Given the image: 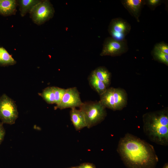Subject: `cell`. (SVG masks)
Segmentation results:
<instances>
[{
    "label": "cell",
    "mask_w": 168,
    "mask_h": 168,
    "mask_svg": "<svg viewBox=\"0 0 168 168\" xmlns=\"http://www.w3.org/2000/svg\"><path fill=\"white\" fill-rule=\"evenodd\" d=\"M70 114L71 121L77 130L86 127L85 117L80 110H77L75 107L72 108Z\"/></svg>",
    "instance_id": "30bf717a"
},
{
    "label": "cell",
    "mask_w": 168,
    "mask_h": 168,
    "mask_svg": "<svg viewBox=\"0 0 168 168\" xmlns=\"http://www.w3.org/2000/svg\"><path fill=\"white\" fill-rule=\"evenodd\" d=\"M3 124L2 122H0V144L3 141L5 135V130Z\"/></svg>",
    "instance_id": "603a6c76"
},
{
    "label": "cell",
    "mask_w": 168,
    "mask_h": 168,
    "mask_svg": "<svg viewBox=\"0 0 168 168\" xmlns=\"http://www.w3.org/2000/svg\"><path fill=\"white\" fill-rule=\"evenodd\" d=\"M122 4L130 14L139 22L142 9L145 5V0H122Z\"/></svg>",
    "instance_id": "9c48e42d"
},
{
    "label": "cell",
    "mask_w": 168,
    "mask_h": 168,
    "mask_svg": "<svg viewBox=\"0 0 168 168\" xmlns=\"http://www.w3.org/2000/svg\"><path fill=\"white\" fill-rule=\"evenodd\" d=\"M78 166L79 168H96L93 164L89 163H82Z\"/></svg>",
    "instance_id": "cb8c5ba5"
},
{
    "label": "cell",
    "mask_w": 168,
    "mask_h": 168,
    "mask_svg": "<svg viewBox=\"0 0 168 168\" xmlns=\"http://www.w3.org/2000/svg\"><path fill=\"white\" fill-rule=\"evenodd\" d=\"M113 88L107 89L100 96V103L105 107L115 110L114 98L113 95Z\"/></svg>",
    "instance_id": "7c38bea8"
},
{
    "label": "cell",
    "mask_w": 168,
    "mask_h": 168,
    "mask_svg": "<svg viewBox=\"0 0 168 168\" xmlns=\"http://www.w3.org/2000/svg\"><path fill=\"white\" fill-rule=\"evenodd\" d=\"M80 93L76 87L67 89L60 103L56 105L55 109L62 110L67 108L79 107L83 104Z\"/></svg>",
    "instance_id": "ba28073f"
},
{
    "label": "cell",
    "mask_w": 168,
    "mask_h": 168,
    "mask_svg": "<svg viewBox=\"0 0 168 168\" xmlns=\"http://www.w3.org/2000/svg\"><path fill=\"white\" fill-rule=\"evenodd\" d=\"M113 95L115 110L122 109L127 103V96L125 92L122 89L114 88Z\"/></svg>",
    "instance_id": "4fadbf2b"
},
{
    "label": "cell",
    "mask_w": 168,
    "mask_h": 168,
    "mask_svg": "<svg viewBox=\"0 0 168 168\" xmlns=\"http://www.w3.org/2000/svg\"><path fill=\"white\" fill-rule=\"evenodd\" d=\"M18 117L16 106L5 94L0 97V119L3 123L14 124Z\"/></svg>",
    "instance_id": "5b68a950"
},
{
    "label": "cell",
    "mask_w": 168,
    "mask_h": 168,
    "mask_svg": "<svg viewBox=\"0 0 168 168\" xmlns=\"http://www.w3.org/2000/svg\"><path fill=\"white\" fill-rule=\"evenodd\" d=\"M79 168V166H75V167H71L70 168Z\"/></svg>",
    "instance_id": "484cf974"
},
{
    "label": "cell",
    "mask_w": 168,
    "mask_h": 168,
    "mask_svg": "<svg viewBox=\"0 0 168 168\" xmlns=\"http://www.w3.org/2000/svg\"><path fill=\"white\" fill-rule=\"evenodd\" d=\"M162 168H168V163H166Z\"/></svg>",
    "instance_id": "d4e9b609"
},
{
    "label": "cell",
    "mask_w": 168,
    "mask_h": 168,
    "mask_svg": "<svg viewBox=\"0 0 168 168\" xmlns=\"http://www.w3.org/2000/svg\"><path fill=\"white\" fill-rule=\"evenodd\" d=\"M16 61L3 47H0V66H7L15 64Z\"/></svg>",
    "instance_id": "e0dca14e"
},
{
    "label": "cell",
    "mask_w": 168,
    "mask_h": 168,
    "mask_svg": "<svg viewBox=\"0 0 168 168\" xmlns=\"http://www.w3.org/2000/svg\"><path fill=\"white\" fill-rule=\"evenodd\" d=\"M89 84L100 95L103 94L107 89L105 84L99 80L92 71L88 78Z\"/></svg>",
    "instance_id": "5bb4252c"
},
{
    "label": "cell",
    "mask_w": 168,
    "mask_h": 168,
    "mask_svg": "<svg viewBox=\"0 0 168 168\" xmlns=\"http://www.w3.org/2000/svg\"><path fill=\"white\" fill-rule=\"evenodd\" d=\"M128 49L126 40L119 41L109 37L105 40L100 55L101 56H117L126 52Z\"/></svg>",
    "instance_id": "8992f818"
},
{
    "label": "cell",
    "mask_w": 168,
    "mask_h": 168,
    "mask_svg": "<svg viewBox=\"0 0 168 168\" xmlns=\"http://www.w3.org/2000/svg\"><path fill=\"white\" fill-rule=\"evenodd\" d=\"M55 12L53 5L48 0H41L32 8L30 17L35 24L40 25L52 18Z\"/></svg>",
    "instance_id": "277c9868"
},
{
    "label": "cell",
    "mask_w": 168,
    "mask_h": 168,
    "mask_svg": "<svg viewBox=\"0 0 168 168\" xmlns=\"http://www.w3.org/2000/svg\"><path fill=\"white\" fill-rule=\"evenodd\" d=\"M144 132L149 140L163 146L168 144V113L167 110L149 112L143 116Z\"/></svg>",
    "instance_id": "7a4b0ae2"
},
{
    "label": "cell",
    "mask_w": 168,
    "mask_h": 168,
    "mask_svg": "<svg viewBox=\"0 0 168 168\" xmlns=\"http://www.w3.org/2000/svg\"><path fill=\"white\" fill-rule=\"evenodd\" d=\"M152 54L154 59L167 66L168 65V54H165L154 48L152 50Z\"/></svg>",
    "instance_id": "d6986e66"
},
{
    "label": "cell",
    "mask_w": 168,
    "mask_h": 168,
    "mask_svg": "<svg viewBox=\"0 0 168 168\" xmlns=\"http://www.w3.org/2000/svg\"><path fill=\"white\" fill-rule=\"evenodd\" d=\"M41 1L40 0H17L18 5L19 6L21 16L23 17L27 13H29L34 6Z\"/></svg>",
    "instance_id": "9a60e30c"
},
{
    "label": "cell",
    "mask_w": 168,
    "mask_h": 168,
    "mask_svg": "<svg viewBox=\"0 0 168 168\" xmlns=\"http://www.w3.org/2000/svg\"><path fill=\"white\" fill-rule=\"evenodd\" d=\"M97 77L108 87L110 82L111 75L110 72L105 68L100 67L93 71Z\"/></svg>",
    "instance_id": "2e32d148"
},
{
    "label": "cell",
    "mask_w": 168,
    "mask_h": 168,
    "mask_svg": "<svg viewBox=\"0 0 168 168\" xmlns=\"http://www.w3.org/2000/svg\"><path fill=\"white\" fill-rule=\"evenodd\" d=\"M79 108L84 116L88 128L100 123L106 115L105 107L100 101L85 102Z\"/></svg>",
    "instance_id": "3957f363"
},
{
    "label": "cell",
    "mask_w": 168,
    "mask_h": 168,
    "mask_svg": "<svg viewBox=\"0 0 168 168\" xmlns=\"http://www.w3.org/2000/svg\"><path fill=\"white\" fill-rule=\"evenodd\" d=\"M161 0H145V5L152 10H154L157 6L162 3Z\"/></svg>",
    "instance_id": "44dd1931"
},
{
    "label": "cell",
    "mask_w": 168,
    "mask_h": 168,
    "mask_svg": "<svg viewBox=\"0 0 168 168\" xmlns=\"http://www.w3.org/2000/svg\"><path fill=\"white\" fill-rule=\"evenodd\" d=\"M17 6V0H0V14L4 16L15 15Z\"/></svg>",
    "instance_id": "8fae6325"
},
{
    "label": "cell",
    "mask_w": 168,
    "mask_h": 168,
    "mask_svg": "<svg viewBox=\"0 0 168 168\" xmlns=\"http://www.w3.org/2000/svg\"><path fill=\"white\" fill-rule=\"evenodd\" d=\"M117 151L128 168H154L158 161L152 145L130 133L120 139Z\"/></svg>",
    "instance_id": "6da1fadb"
},
{
    "label": "cell",
    "mask_w": 168,
    "mask_h": 168,
    "mask_svg": "<svg viewBox=\"0 0 168 168\" xmlns=\"http://www.w3.org/2000/svg\"><path fill=\"white\" fill-rule=\"evenodd\" d=\"M131 30L130 24L121 18H114L110 21L108 31L111 37L118 41H123Z\"/></svg>",
    "instance_id": "52a82bcc"
},
{
    "label": "cell",
    "mask_w": 168,
    "mask_h": 168,
    "mask_svg": "<svg viewBox=\"0 0 168 168\" xmlns=\"http://www.w3.org/2000/svg\"><path fill=\"white\" fill-rule=\"evenodd\" d=\"M154 48L156 49L163 53L168 54V45L167 43L161 42L156 43Z\"/></svg>",
    "instance_id": "7402d4cb"
},
{
    "label": "cell",
    "mask_w": 168,
    "mask_h": 168,
    "mask_svg": "<svg viewBox=\"0 0 168 168\" xmlns=\"http://www.w3.org/2000/svg\"><path fill=\"white\" fill-rule=\"evenodd\" d=\"M41 96L48 103L55 104V96L53 86L48 87L44 89L42 93Z\"/></svg>",
    "instance_id": "ac0fdd59"
},
{
    "label": "cell",
    "mask_w": 168,
    "mask_h": 168,
    "mask_svg": "<svg viewBox=\"0 0 168 168\" xmlns=\"http://www.w3.org/2000/svg\"><path fill=\"white\" fill-rule=\"evenodd\" d=\"M53 88L55 96V104L57 105L60 102L66 89L55 86H53Z\"/></svg>",
    "instance_id": "ffe728a7"
}]
</instances>
